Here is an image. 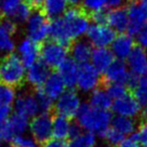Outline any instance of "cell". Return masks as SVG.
I'll return each instance as SVG.
<instances>
[{
    "mask_svg": "<svg viewBox=\"0 0 147 147\" xmlns=\"http://www.w3.org/2000/svg\"><path fill=\"white\" fill-rule=\"evenodd\" d=\"M106 24L119 34L126 31L128 25L127 8L124 6H120V7L111 8L107 10Z\"/></svg>",
    "mask_w": 147,
    "mask_h": 147,
    "instance_id": "19",
    "label": "cell"
},
{
    "mask_svg": "<svg viewBox=\"0 0 147 147\" xmlns=\"http://www.w3.org/2000/svg\"><path fill=\"white\" fill-rule=\"evenodd\" d=\"M133 136L136 138L141 147H147V119L134 132Z\"/></svg>",
    "mask_w": 147,
    "mask_h": 147,
    "instance_id": "39",
    "label": "cell"
},
{
    "mask_svg": "<svg viewBox=\"0 0 147 147\" xmlns=\"http://www.w3.org/2000/svg\"><path fill=\"white\" fill-rule=\"evenodd\" d=\"M15 49H17V55L21 59L22 64L25 66L26 69L39 59L40 47L38 43L30 39L29 37L26 36L22 38Z\"/></svg>",
    "mask_w": 147,
    "mask_h": 147,
    "instance_id": "14",
    "label": "cell"
},
{
    "mask_svg": "<svg viewBox=\"0 0 147 147\" xmlns=\"http://www.w3.org/2000/svg\"><path fill=\"white\" fill-rule=\"evenodd\" d=\"M126 59L130 73L139 77L144 74L147 68V53L144 47L140 45L133 46Z\"/></svg>",
    "mask_w": 147,
    "mask_h": 147,
    "instance_id": "18",
    "label": "cell"
},
{
    "mask_svg": "<svg viewBox=\"0 0 147 147\" xmlns=\"http://www.w3.org/2000/svg\"><path fill=\"white\" fill-rule=\"evenodd\" d=\"M99 85H101L100 73L91 64H80L76 81L77 88L83 93H91Z\"/></svg>",
    "mask_w": 147,
    "mask_h": 147,
    "instance_id": "8",
    "label": "cell"
},
{
    "mask_svg": "<svg viewBox=\"0 0 147 147\" xmlns=\"http://www.w3.org/2000/svg\"><path fill=\"white\" fill-rule=\"evenodd\" d=\"M28 127L37 143L43 144L52 137V117L49 113L41 112L32 117Z\"/></svg>",
    "mask_w": 147,
    "mask_h": 147,
    "instance_id": "7",
    "label": "cell"
},
{
    "mask_svg": "<svg viewBox=\"0 0 147 147\" xmlns=\"http://www.w3.org/2000/svg\"><path fill=\"white\" fill-rule=\"evenodd\" d=\"M5 147H12L11 145H10V146H5Z\"/></svg>",
    "mask_w": 147,
    "mask_h": 147,
    "instance_id": "50",
    "label": "cell"
},
{
    "mask_svg": "<svg viewBox=\"0 0 147 147\" xmlns=\"http://www.w3.org/2000/svg\"><path fill=\"white\" fill-rule=\"evenodd\" d=\"M110 127L121 133L124 137H129L133 135L136 131V122L134 118L124 117V116H115L111 120Z\"/></svg>",
    "mask_w": 147,
    "mask_h": 147,
    "instance_id": "25",
    "label": "cell"
},
{
    "mask_svg": "<svg viewBox=\"0 0 147 147\" xmlns=\"http://www.w3.org/2000/svg\"><path fill=\"white\" fill-rule=\"evenodd\" d=\"M89 20V14L82 7L67 8L61 16L50 22L49 36L51 40L68 46L86 34Z\"/></svg>",
    "mask_w": 147,
    "mask_h": 147,
    "instance_id": "1",
    "label": "cell"
},
{
    "mask_svg": "<svg viewBox=\"0 0 147 147\" xmlns=\"http://www.w3.org/2000/svg\"><path fill=\"white\" fill-rule=\"evenodd\" d=\"M10 113H11V107L0 105V124L5 122L9 118Z\"/></svg>",
    "mask_w": 147,
    "mask_h": 147,
    "instance_id": "43",
    "label": "cell"
},
{
    "mask_svg": "<svg viewBox=\"0 0 147 147\" xmlns=\"http://www.w3.org/2000/svg\"><path fill=\"white\" fill-rule=\"evenodd\" d=\"M57 69H58L57 73L61 77L65 86L69 89L74 88L76 86L78 69H79L78 64L76 62H74L72 59H67Z\"/></svg>",
    "mask_w": 147,
    "mask_h": 147,
    "instance_id": "22",
    "label": "cell"
},
{
    "mask_svg": "<svg viewBox=\"0 0 147 147\" xmlns=\"http://www.w3.org/2000/svg\"><path fill=\"white\" fill-rule=\"evenodd\" d=\"M132 92L139 106L141 107V111H143L147 115V83L139 77L137 86L132 90Z\"/></svg>",
    "mask_w": 147,
    "mask_h": 147,
    "instance_id": "30",
    "label": "cell"
},
{
    "mask_svg": "<svg viewBox=\"0 0 147 147\" xmlns=\"http://www.w3.org/2000/svg\"><path fill=\"white\" fill-rule=\"evenodd\" d=\"M130 0H108V3L106 5V8H116L120 7V6H123V4L125 2H129Z\"/></svg>",
    "mask_w": 147,
    "mask_h": 147,
    "instance_id": "44",
    "label": "cell"
},
{
    "mask_svg": "<svg viewBox=\"0 0 147 147\" xmlns=\"http://www.w3.org/2000/svg\"><path fill=\"white\" fill-rule=\"evenodd\" d=\"M26 68L16 53H8L0 59V82L13 88L25 81Z\"/></svg>",
    "mask_w": 147,
    "mask_h": 147,
    "instance_id": "3",
    "label": "cell"
},
{
    "mask_svg": "<svg viewBox=\"0 0 147 147\" xmlns=\"http://www.w3.org/2000/svg\"><path fill=\"white\" fill-rule=\"evenodd\" d=\"M32 13V7L27 3V2H22L19 6L17 7V9L14 11L13 15L11 16V18L15 22H19V23H23L26 22V20L29 18V16Z\"/></svg>",
    "mask_w": 147,
    "mask_h": 147,
    "instance_id": "33",
    "label": "cell"
},
{
    "mask_svg": "<svg viewBox=\"0 0 147 147\" xmlns=\"http://www.w3.org/2000/svg\"><path fill=\"white\" fill-rule=\"evenodd\" d=\"M92 53V45L88 40L76 39L70 44V55L77 64L88 63Z\"/></svg>",
    "mask_w": 147,
    "mask_h": 147,
    "instance_id": "24",
    "label": "cell"
},
{
    "mask_svg": "<svg viewBox=\"0 0 147 147\" xmlns=\"http://www.w3.org/2000/svg\"><path fill=\"white\" fill-rule=\"evenodd\" d=\"M130 1H131V0H130ZM133 1H136V2H138V3L142 4V5L147 6V0H133Z\"/></svg>",
    "mask_w": 147,
    "mask_h": 147,
    "instance_id": "48",
    "label": "cell"
},
{
    "mask_svg": "<svg viewBox=\"0 0 147 147\" xmlns=\"http://www.w3.org/2000/svg\"><path fill=\"white\" fill-rule=\"evenodd\" d=\"M77 124L82 130L102 136L110 127L112 116L108 110H100L89 104H82L78 111Z\"/></svg>",
    "mask_w": 147,
    "mask_h": 147,
    "instance_id": "2",
    "label": "cell"
},
{
    "mask_svg": "<svg viewBox=\"0 0 147 147\" xmlns=\"http://www.w3.org/2000/svg\"><path fill=\"white\" fill-rule=\"evenodd\" d=\"M86 34L91 45L95 47H107L116 36V31L107 24L94 23L89 25Z\"/></svg>",
    "mask_w": 147,
    "mask_h": 147,
    "instance_id": "9",
    "label": "cell"
},
{
    "mask_svg": "<svg viewBox=\"0 0 147 147\" xmlns=\"http://www.w3.org/2000/svg\"><path fill=\"white\" fill-rule=\"evenodd\" d=\"M72 123L69 118L57 115L52 118V136L59 139H64L69 137L70 129Z\"/></svg>",
    "mask_w": 147,
    "mask_h": 147,
    "instance_id": "27",
    "label": "cell"
},
{
    "mask_svg": "<svg viewBox=\"0 0 147 147\" xmlns=\"http://www.w3.org/2000/svg\"><path fill=\"white\" fill-rule=\"evenodd\" d=\"M13 105L15 113L23 115L27 118H32L40 113L36 97L31 93H21L16 96Z\"/></svg>",
    "mask_w": 147,
    "mask_h": 147,
    "instance_id": "16",
    "label": "cell"
},
{
    "mask_svg": "<svg viewBox=\"0 0 147 147\" xmlns=\"http://www.w3.org/2000/svg\"><path fill=\"white\" fill-rule=\"evenodd\" d=\"M90 59L92 62L91 65L100 74H103L114 61V55L107 47H96L92 49Z\"/></svg>",
    "mask_w": 147,
    "mask_h": 147,
    "instance_id": "21",
    "label": "cell"
},
{
    "mask_svg": "<svg viewBox=\"0 0 147 147\" xmlns=\"http://www.w3.org/2000/svg\"><path fill=\"white\" fill-rule=\"evenodd\" d=\"M97 143L96 135L88 131H81L70 138L68 147H95Z\"/></svg>",
    "mask_w": 147,
    "mask_h": 147,
    "instance_id": "29",
    "label": "cell"
},
{
    "mask_svg": "<svg viewBox=\"0 0 147 147\" xmlns=\"http://www.w3.org/2000/svg\"><path fill=\"white\" fill-rule=\"evenodd\" d=\"M104 90L106 91L107 94L110 96L112 100L123 96L128 92V88L126 87V85L122 84V83H109V84L104 85Z\"/></svg>",
    "mask_w": 147,
    "mask_h": 147,
    "instance_id": "35",
    "label": "cell"
},
{
    "mask_svg": "<svg viewBox=\"0 0 147 147\" xmlns=\"http://www.w3.org/2000/svg\"><path fill=\"white\" fill-rule=\"evenodd\" d=\"M25 0H0V15L11 18L14 11Z\"/></svg>",
    "mask_w": 147,
    "mask_h": 147,
    "instance_id": "32",
    "label": "cell"
},
{
    "mask_svg": "<svg viewBox=\"0 0 147 147\" xmlns=\"http://www.w3.org/2000/svg\"><path fill=\"white\" fill-rule=\"evenodd\" d=\"M50 74L49 68L42 62L37 61L27 68L25 74V80L31 87L38 89L42 87L46 79Z\"/></svg>",
    "mask_w": 147,
    "mask_h": 147,
    "instance_id": "17",
    "label": "cell"
},
{
    "mask_svg": "<svg viewBox=\"0 0 147 147\" xmlns=\"http://www.w3.org/2000/svg\"><path fill=\"white\" fill-rule=\"evenodd\" d=\"M67 1L68 4H71V5H77V4H79L80 2L82 1V0H66Z\"/></svg>",
    "mask_w": 147,
    "mask_h": 147,
    "instance_id": "46",
    "label": "cell"
},
{
    "mask_svg": "<svg viewBox=\"0 0 147 147\" xmlns=\"http://www.w3.org/2000/svg\"><path fill=\"white\" fill-rule=\"evenodd\" d=\"M101 137L105 140L107 145L110 147L118 146L126 138V137H124L121 133H119V132L116 131L115 129H113L112 127H109Z\"/></svg>",
    "mask_w": 147,
    "mask_h": 147,
    "instance_id": "34",
    "label": "cell"
},
{
    "mask_svg": "<svg viewBox=\"0 0 147 147\" xmlns=\"http://www.w3.org/2000/svg\"><path fill=\"white\" fill-rule=\"evenodd\" d=\"M35 97L37 99V102H38L39 105V109H40V112H43V113H49V111L53 108V102L40 88L36 89V92H35Z\"/></svg>",
    "mask_w": 147,
    "mask_h": 147,
    "instance_id": "36",
    "label": "cell"
},
{
    "mask_svg": "<svg viewBox=\"0 0 147 147\" xmlns=\"http://www.w3.org/2000/svg\"><path fill=\"white\" fill-rule=\"evenodd\" d=\"M12 147H38V143L34 140L33 137L20 134L11 140Z\"/></svg>",
    "mask_w": 147,
    "mask_h": 147,
    "instance_id": "38",
    "label": "cell"
},
{
    "mask_svg": "<svg viewBox=\"0 0 147 147\" xmlns=\"http://www.w3.org/2000/svg\"><path fill=\"white\" fill-rule=\"evenodd\" d=\"M16 96V91L13 87L0 82V105L11 107L15 101Z\"/></svg>",
    "mask_w": 147,
    "mask_h": 147,
    "instance_id": "31",
    "label": "cell"
},
{
    "mask_svg": "<svg viewBox=\"0 0 147 147\" xmlns=\"http://www.w3.org/2000/svg\"><path fill=\"white\" fill-rule=\"evenodd\" d=\"M66 0H44L42 4L43 13L49 18H56L61 16L67 9Z\"/></svg>",
    "mask_w": 147,
    "mask_h": 147,
    "instance_id": "28",
    "label": "cell"
},
{
    "mask_svg": "<svg viewBox=\"0 0 147 147\" xmlns=\"http://www.w3.org/2000/svg\"><path fill=\"white\" fill-rule=\"evenodd\" d=\"M68 53L69 51L67 49V46L54 40H49L44 42V44L40 47L39 57L41 59V62L50 69L58 68L65 59H68Z\"/></svg>",
    "mask_w": 147,
    "mask_h": 147,
    "instance_id": "5",
    "label": "cell"
},
{
    "mask_svg": "<svg viewBox=\"0 0 147 147\" xmlns=\"http://www.w3.org/2000/svg\"><path fill=\"white\" fill-rule=\"evenodd\" d=\"M111 51L119 59H125L134 46V40L128 34H119L111 43Z\"/></svg>",
    "mask_w": 147,
    "mask_h": 147,
    "instance_id": "20",
    "label": "cell"
},
{
    "mask_svg": "<svg viewBox=\"0 0 147 147\" xmlns=\"http://www.w3.org/2000/svg\"><path fill=\"white\" fill-rule=\"evenodd\" d=\"M29 126L28 118L18 113L9 116L5 122L1 124L2 140L11 141L15 136L24 134Z\"/></svg>",
    "mask_w": 147,
    "mask_h": 147,
    "instance_id": "13",
    "label": "cell"
},
{
    "mask_svg": "<svg viewBox=\"0 0 147 147\" xmlns=\"http://www.w3.org/2000/svg\"><path fill=\"white\" fill-rule=\"evenodd\" d=\"M130 72L128 71L127 66L123 59H114L106 71L103 73L101 78V84L104 86L109 83H122L125 85Z\"/></svg>",
    "mask_w": 147,
    "mask_h": 147,
    "instance_id": "15",
    "label": "cell"
},
{
    "mask_svg": "<svg viewBox=\"0 0 147 147\" xmlns=\"http://www.w3.org/2000/svg\"><path fill=\"white\" fill-rule=\"evenodd\" d=\"M116 147H141L138 141L136 140V138L133 135L129 136V137H126L121 143Z\"/></svg>",
    "mask_w": 147,
    "mask_h": 147,
    "instance_id": "42",
    "label": "cell"
},
{
    "mask_svg": "<svg viewBox=\"0 0 147 147\" xmlns=\"http://www.w3.org/2000/svg\"><path fill=\"white\" fill-rule=\"evenodd\" d=\"M43 1H44V0H26V2H27L32 8L41 7L43 4Z\"/></svg>",
    "mask_w": 147,
    "mask_h": 147,
    "instance_id": "45",
    "label": "cell"
},
{
    "mask_svg": "<svg viewBox=\"0 0 147 147\" xmlns=\"http://www.w3.org/2000/svg\"><path fill=\"white\" fill-rule=\"evenodd\" d=\"M81 105V99L78 93L73 89H68L64 91L55 100V104L53 105V107L57 115L71 119L76 117Z\"/></svg>",
    "mask_w": 147,
    "mask_h": 147,
    "instance_id": "6",
    "label": "cell"
},
{
    "mask_svg": "<svg viewBox=\"0 0 147 147\" xmlns=\"http://www.w3.org/2000/svg\"><path fill=\"white\" fill-rule=\"evenodd\" d=\"M17 31V24L12 18L3 17L0 20V55L13 53L16 47L14 34Z\"/></svg>",
    "mask_w": 147,
    "mask_h": 147,
    "instance_id": "11",
    "label": "cell"
},
{
    "mask_svg": "<svg viewBox=\"0 0 147 147\" xmlns=\"http://www.w3.org/2000/svg\"><path fill=\"white\" fill-rule=\"evenodd\" d=\"M2 124V123H1ZM1 124H0V142L2 141V131H1Z\"/></svg>",
    "mask_w": 147,
    "mask_h": 147,
    "instance_id": "49",
    "label": "cell"
},
{
    "mask_svg": "<svg viewBox=\"0 0 147 147\" xmlns=\"http://www.w3.org/2000/svg\"><path fill=\"white\" fill-rule=\"evenodd\" d=\"M136 37H137V42L140 46L144 49L147 47V23L140 28V30L136 34Z\"/></svg>",
    "mask_w": 147,
    "mask_h": 147,
    "instance_id": "40",
    "label": "cell"
},
{
    "mask_svg": "<svg viewBox=\"0 0 147 147\" xmlns=\"http://www.w3.org/2000/svg\"><path fill=\"white\" fill-rule=\"evenodd\" d=\"M50 22L43 12H32L25 22V31L27 37L35 42H44L49 37Z\"/></svg>",
    "mask_w": 147,
    "mask_h": 147,
    "instance_id": "4",
    "label": "cell"
},
{
    "mask_svg": "<svg viewBox=\"0 0 147 147\" xmlns=\"http://www.w3.org/2000/svg\"><path fill=\"white\" fill-rule=\"evenodd\" d=\"M126 8L128 14V25L126 31L131 36H136L140 28L147 23V6L131 0Z\"/></svg>",
    "mask_w": 147,
    "mask_h": 147,
    "instance_id": "10",
    "label": "cell"
},
{
    "mask_svg": "<svg viewBox=\"0 0 147 147\" xmlns=\"http://www.w3.org/2000/svg\"><path fill=\"white\" fill-rule=\"evenodd\" d=\"M43 147H68L67 142L64 139H59V138H50L46 142L42 144Z\"/></svg>",
    "mask_w": 147,
    "mask_h": 147,
    "instance_id": "41",
    "label": "cell"
},
{
    "mask_svg": "<svg viewBox=\"0 0 147 147\" xmlns=\"http://www.w3.org/2000/svg\"><path fill=\"white\" fill-rule=\"evenodd\" d=\"M65 84L62 81L61 77L58 73H50L48 78L40 87V89L51 99L52 101H55L57 98L65 91Z\"/></svg>",
    "mask_w": 147,
    "mask_h": 147,
    "instance_id": "23",
    "label": "cell"
},
{
    "mask_svg": "<svg viewBox=\"0 0 147 147\" xmlns=\"http://www.w3.org/2000/svg\"><path fill=\"white\" fill-rule=\"evenodd\" d=\"M82 8L88 14L106 8L108 0H82Z\"/></svg>",
    "mask_w": 147,
    "mask_h": 147,
    "instance_id": "37",
    "label": "cell"
},
{
    "mask_svg": "<svg viewBox=\"0 0 147 147\" xmlns=\"http://www.w3.org/2000/svg\"><path fill=\"white\" fill-rule=\"evenodd\" d=\"M140 78H141L145 83H147V68H146L145 72H144V74L142 75V76H140Z\"/></svg>",
    "mask_w": 147,
    "mask_h": 147,
    "instance_id": "47",
    "label": "cell"
},
{
    "mask_svg": "<svg viewBox=\"0 0 147 147\" xmlns=\"http://www.w3.org/2000/svg\"><path fill=\"white\" fill-rule=\"evenodd\" d=\"M88 104L96 109L109 110L111 108V104H112V99L110 98V96L107 94L104 89L97 88L91 92Z\"/></svg>",
    "mask_w": 147,
    "mask_h": 147,
    "instance_id": "26",
    "label": "cell"
},
{
    "mask_svg": "<svg viewBox=\"0 0 147 147\" xmlns=\"http://www.w3.org/2000/svg\"><path fill=\"white\" fill-rule=\"evenodd\" d=\"M111 109L116 116L135 118L141 113V107L136 101L132 93L127 92L123 96L114 99L111 104Z\"/></svg>",
    "mask_w": 147,
    "mask_h": 147,
    "instance_id": "12",
    "label": "cell"
}]
</instances>
